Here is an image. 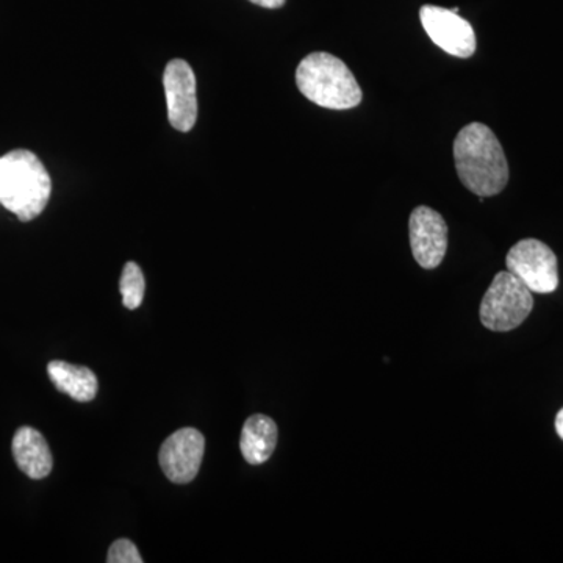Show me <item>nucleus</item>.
Segmentation results:
<instances>
[{"instance_id": "obj_2", "label": "nucleus", "mask_w": 563, "mask_h": 563, "mask_svg": "<svg viewBox=\"0 0 563 563\" xmlns=\"http://www.w3.org/2000/svg\"><path fill=\"white\" fill-rule=\"evenodd\" d=\"M51 192L49 173L33 152L16 150L0 157V206L21 221L40 217Z\"/></svg>"}, {"instance_id": "obj_12", "label": "nucleus", "mask_w": 563, "mask_h": 563, "mask_svg": "<svg viewBox=\"0 0 563 563\" xmlns=\"http://www.w3.org/2000/svg\"><path fill=\"white\" fill-rule=\"evenodd\" d=\"M52 384L57 390L65 393L79 402H90L98 395V377L87 366L54 361L47 365Z\"/></svg>"}, {"instance_id": "obj_15", "label": "nucleus", "mask_w": 563, "mask_h": 563, "mask_svg": "<svg viewBox=\"0 0 563 563\" xmlns=\"http://www.w3.org/2000/svg\"><path fill=\"white\" fill-rule=\"evenodd\" d=\"M255 5H261L263 9H280L287 0H250Z\"/></svg>"}, {"instance_id": "obj_9", "label": "nucleus", "mask_w": 563, "mask_h": 563, "mask_svg": "<svg viewBox=\"0 0 563 563\" xmlns=\"http://www.w3.org/2000/svg\"><path fill=\"white\" fill-rule=\"evenodd\" d=\"M410 247L418 265L433 269L443 262L448 251V224L431 207H417L409 221Z\"/></svg>"}, {"instance_id": "obj_13", "label": "nucleus", "mask_w": 563, "mask_h": 563, "mask_svg": "<svg viewBox=\"0 0 563 563\" xmlns=\"http://www.w3.org/2000/svg\"><path fill=\"white\" fill-rule=\"evenodd\" d=\"M120 288L124 306L129 310L139 309L143 303L146 282H144V274L135 262L125 263L124 269H122Z\"/></svg>"}, {"instance_id": "obj_5", "label": "nucleus", "mask_w": 563, "mask_h": 563, "mask_svg": "<svg viewBox=\"0 0 563 563\" xmlns=\"http://www.w3.org/2000/svg\"><path fill=\"white\" fill-rule=\"evenodd\" d=\"M507 272L523 282L532 292L548 295L558 290V257L548 244L526 239L515 244L506 257Z\"/></svg>"}, {"instance_id": "obj_11", "label": "nucleus", "mask_w": 563, "mask_h": 563, "mask_svg": "<svg viewBox=\"0 0 563 563\" xmlns=\"http://www.w3.org/2000/svg\"><path fill=\"white\" fill-rule=\"evenodd\" d=\"M277 444V426L265 415H254L244 422L240 450L250 465H262L272 457Z\"/></svg>"}, {"instance_id": "obj_10", "label": "nucleus", "mask_w": 563, "mask_h": 563, "mask_svg": "<svg viewBox=\"0 0 563 563\" xmlns=\"http://www.w3.org/2000/svg\"><path fill=\"white\" fill-rule=\"evenodd\" d=\"M13 455L22 473L31 479H44L52 472V453L46 439L36 429L21 428L14 433Z\"/></svg>"}, {"instance_id": "obj_4", "label": "nucleus", "mask_w": 563, "mask_h": 563, "mask_svg": "<svg viewBox=\"0 0 563 563\" xmlns=\"http://www.w3.org/2000/svg\"><path fill=\"white\" fill-rule=\"evenodd\" d=\"M532 291L512 273L496 274L481 302L479 317L493 332H509L532 312Z\"/></svg>"}, {"instance_id": "obj_14", "label": "nucleus", "mask_w": 563, "mask_h": 563, "mask_svg": "<svg viewBox=\"0 0 563 563\" xmlns=\"http://www.w3.org/2000/svg\"><path fill=\"white\" fill-rule=\"evenodd\" d=\"M109 563H141L143 559L136 550L135 544L128 539L117 540L111 544L109 555H107Z\"/></svg>"}, {"instance_id": "obj_1", "label": "nucleus", "mask_w": 563, "mask_h": 563, "mask_svg": "<svg viewBox=\"0 0 563 563\" xmlns=\"http://www.w3.org/2000/svg\"><path fill=\"white\" fill-rule=\"evenodd\" d=\"M459 179L479 198L499 195L509 181V163L498 136L481 122H472L454 140Z\"/></svg>"}, {"instance_id": "obj_16", "label": "nucleus", "mask_w": 563, "mask_h": 563, "mask_svg": "<svg viewBox=\"0 0 563 563\" xmlns=\"http://www.w3.org/2000/svg\"><path fill=\"white\" fill-rule=\"evenodd\" d=\"M555 431H558L559 437L563 440V409L558 413V418H555Z\"/></svg>"}, {"instance_id": "obj_3", "label": "nucleus", "mask_w": 563, "mask_h": 563, "mask_svg": "<svg viewBox=\"0 0 563 563\" xmlns=\"http://www.w3.org/2000/svg\"><path fill=\"white\" fill-rule=\"evenodd\" d=\"M299 91L317 106L350 110L362 102V88L340 58L328 52L307 55L296 69Z\"/></svg>"}, {"instance_id": "obj_7", "label": "nucleus", "mask_w": 563, "mask_h": 563, "mask_svg": "<svg viewBox=\"0 0 563 563\" xmlns=\"http://www.w3.org/2000/svg\"><path fill=\"white\" fill-rule=\"evenodd\" d=\"M166 106L169 124L176 131L190 132L198 120V96H196V76L185 60H173L166 65L163 74Z\"/></svg>"}, {"instance_id": "obj_6", "label": "nucleus", "mask_w": 563, "mask_h": 563, "mask_svg": "<svg viewBox=\"0 0 563 563\" xmlns=\"http://www.w3.org/2000/svg\"><path fill=\"white\" fill-rule=\"evenodd\" d=\"M422 27L433 44L459 58H470L476 52V33L468 21L453 10L424 5L420 10Z\"/></svg>"}, {"instance_id": "obj_8", "label": "nucleus", "mask_w": 563, "mask_h": 563, "mask_svg": "<svg viewBox=\"0 0 563 563\" xmlns=\"http://www.w3.org/2000/svg\"><path fill=\"white\" fill-rule=\"evenodd\" d=\"M206 453V439L198 429L174 432L162 444L158 462L163 473L174 484H188L198 476Z\"/></svg>"}]
</instances>
